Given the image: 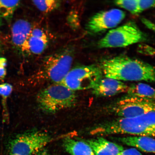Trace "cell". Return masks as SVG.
<instances>
[{
	"mask_svg": "<svg viewBox=\"0 0 155 155\" xmlns=\"http://www.w3.org/2000/svg\"><path fill=\"white\" fill-rule=\"evenodd\" d=\"M101 135L128 134L155 137V111L137 117L120 118L101 124L93 131Z\"/></svg>",
	"mask_w": 155,
	"mask_h": 155,
	"instance_id": "2",
	"label": "cell"
},
{
	"mask_svg": "<svg viewBox=\"0 0 155 155\" xmlns=\"http://www.w3.org/2000/svg\"><path fill=\"white\" fill-rule=\"evenodd\" d=\"M137 2L140 13L145 10L155 7V1L137 0Z\"/></svg>",
	"mask_w": 155,
	"mask_h": 155,
	"instance_id": "21",
	"label": "cell"
},
{
	"mask_svg": "<svg viewBox=\"0 0 155 155\" xmlns=\"http://www.w3.org/2000/svg\"><path fill=\"white\" fill-rule=\"evenodd\" d=\"M35 155H48L46 150H41Z\"/></svg>",
	"mask_w": 155,
	"mask_h": 155,
	"instance_id": "25",
	"label": "cell"
},
{
	"mask_svg": "<svg viewBox=\"0 0 155 155\" xmlns=\"http://www.w3.org/2000/svg\"><path fill=\"white\" fill-rule=\"evenodd\" d=\"M72 48H67L45 58L32 77L36 84L61 83L71 69L73 60Z\"/></svg>",
	"mask_w": 155,
	"mask_h": 155,
	"instance_id": "3",
	"label": "cell"
},
{
	"mask_svg": "<svg viewBox=\"0 0 155 155\" xmlns=\"http://www.w3.org/2000/svg\"><path fill=\"white\" fill-rule=\"evenodd\" d=\"M141 21L143 24L145 26L150 30L153 31L155 33V23L149 20L146 18H143L141 19Z\"/></svg>",
	"mask_w": 155,
	"mask_h": 155,
	"instance_id": "24",
	"label": "cell"
},
{
	"mask_svg": "<svg viewBox=\"0 0 155 155\" xmlns=\"http://www.w3.org/2000/svg\"><path fill=\"white\" fill-rule=\"evenodd\" d=\"M95 155H118L124 149L121 145L108 141L103 137L87 141Z\"/></svg>",
	"mask_w": 155,
	"mask_h": 155,
	"instance_id": "12",
	"label": "cell"
},
{
	"mask_svg": "<svg viewBox=\"0 0 155 155\" xmlns=\"http://www.w3.org/2000/svg\"><path fill=\"white\" fill-rule=\"evenodd\" d=\"M118 155H143L139 151L134 148L124 150Z\"/></svg>",
	"mask_w": 155,
	"mask_h": 155,
	"instance_id": "23",
	"label": "cell"
},
{
	"mask_svg": "<svg viewBox=\"0 0 155 155\" xmlns=\"http://www.w3.org/2000/svg\"><path fill=\"white\" fill-rule=\"evenodd\" d=\"M110 109L120 118L137 117L155 111V100L125 96L112 104Z\"/></svg>",
	"mask_w": 155,
	"mask_h": 155,
	"instance_id": "8",
	"label": "cell"
},
{
	"mask_svg": "<svg viewBox=\"0 0 155 155\" xmlns=\"http://www.w3.org/2000/svg\"><path fill=\"white\" fill-rule=\"evenodd\" d=\"M114 139L124 144L134 147L143 152L155 153V139L153 137L132 136L114 137Z\"/></svg>",
	"mask_w": 155,
	"mask_h": 155,
	"instance_id": "13",
	"label": "cell"
},
{
	"mask_svg": "<svg viewBox=\"0 0 155 155\" xmlns=\"http://www.w3.org/2000/svg\"><path fill=\"white\" fill-rule=\"evenodd\" d=\"M20 3L19 1L0 0V17L7 19L11 18Z\"/></svg>",
	"mask_w": 155,
	"mask_h": 155,
	"instance_id": "17",
	"label": "cell"
},
{
	"mask_svg": "<svg viewBox=\"0 0 155 155\" xmlns=\"http://www.w3.org/2000/svg\"><path fill=\"white\" fill-rule=\"evenodd\" d=\"M33 4L41 12L48 13L52 12L59 8L61 5V1L57 0H45V1H34Z\"/></svg>",
	"mask_w": 155,
	"mask_h": 155,
	"instance_id": "18",
	"label": "cell"
},
{
	"mask_svg": "<svg viewBox=\"0 0 155 155\" xmlns=\"http://www.w3.org/2000/svg\"><path fill=\"white\" fill-rule=\"evenodd\" d=\"M147 37L134 22L130 21L110 30L98 42L100 48L127 47L146 41Z\"/></svg>",
	"mask_w": 155,
	"mask_h": 155,
	"instance_id": "5",
	"label": "cell"
},
{
	"mask_svg": "<svg viewBox=\"0 0 155 155\" xmlns=\"http://www.w3.org/2000/svg\"><path fill=\"white\" fill-rule=\"evenodd\" d=\"M102 74L101 68L97 65L78 66L71 69L60 84L74 91L92 89L102 78Z\"/></svg>",
	"mask_w": 155,
	"mask_h": 155,
	"instance_id": "6",
	"label": "cell"
},
{
	"mask_svg": "<svg viewBox=\"0 0 155 155\" xmlns=\"http://www.w3.org/2000/svg\"><path fill=\"white\" fill-rule=\"evenodd\" d=\"M51 140L45 132L33 130L17 135L10 145V155H35Z\"/></svg>",
	"mask_w": 155,
	"mask_h": 155,
	"instance_id": "7",
	"label": "cell"
},
{
	"mask_svg": "<svg viewBox=\"0 0 155 155\" xmlns=\"http://www.w3.org/2000/svg\"><path fill=\"white\" fill-rule=\"evenodd\" d=\"M40 109L48 114H53L74 106L77 97L74 91L64 85L53 84L42 89L37 95Z\"/></svg>",
	"mask_w": 155,
	"mask_h": 155,
	"instance_id": "4",
	"label": "cell"
},
{
	"mask_svg": "<svg viewBox=\"0 0 155 155\" xmlns=\"http://www.w3.org/2000/svg\"><path fill=\"white\" fill-rule=\"evenodd\" d=\"M13 90L12 86L9 83H4L0 84V96L2 99L3 109L4 118L5 120L8 119V112L7 111V101L10 95Z\"/></svg>",
	"mask_w": 155,
	"mask_h": 155,
	"instance_id": "19",
	"label": "cell"
},
{
	"mask_svg": "<svg viewBox=\"0 0 155 155\" xmlns=\"http://www.w3.org/2000/svg\"><path fill=\"white\" fill-rule=\"evenodd\" d=\"M125 17V13L120 9H113L99 12L91 18L87 25L88 31L96 34L115 28Z\"/></svg>",
	"mask_w": 155,
	"mask_h": 155,
	"instance_id": "9",
	"label": "cell"
},
{
	"mask_svg": "<svg viewBox=\"0 0 155 155\" xmlns=\"http://www.w3.org/2000/svg\"><path fill=\"white\" fill-rule=\"evenodd\" d=\"M63 145L67 152L71 155H95L87 142L67 137L64 139Z\"/></svg>",
	"mask_w": 155,
	"mask_h": 155,
	"instance_id": "15",
	"label": "cell"
},
{
	"mask_svg": "<svg viewBox=\"0 0 155 155\" xmlns=\"http://www.w3.org/2000/svg\"><path fill=\"white\" fill-rule=\"evenodd\" d=\"M129 87L122 81L108 78L101 79L92 89L97 97H107L127 92Z\"/></svg>",
	"mask_w": 155,
	"mask_h": 155,
	"instance_id": "11",
	"label": "cell"
},
{
	"mask_svg": "<svg viewBox=\"0 0 155 155\" xmlns=\"http://www.w3.org/2000/svg\"><path fill=\"white\" fill-rule=\"evenodd\" d=\"M49 43V38L42 29L33 28L21 50L27 54L38 55L45 51Z\"/></svg>",
	"mask_w": 155,
	"mask_h": 155,
	"instance_id": "10",
	"label": "cell"
},
{
	"mask_svg": "<svg viewBox=\"0 0 155 155\" xmlns=\"http://www.w3.org/2000/svg\"><path fill=\"white\" fill-rule=\"evenodd\" d=\"M114 3L117 6L127 10L133 15H138L139 12L137 0L134 1H116Z\"/></svg>",
	"mask_w": 155,
	"mask_h": 155,
	"instance_id": "20",
	"label": "cell"
},
{
	"mask_svg": "<svg viewBox=\"0 0 155 155\" xmlns=\"http://www.w3.org/2000/svg\"><path fill=\"white\" fill-rule=\"evenodd\" d=\"M100 67L108 78L121 81L155 82V67L135 58L118 56L103 60Z\"/></svg>",
	"mask_w": 155,
	"mask_h": 155,
	"instance_id": "1",
	"label": "cell"
},
{
	"mask_svg": "<svg viewBox=\"0 0 155 155\" xmlns=\"http://www.w3.org/2000/svg\"><path fill=\"white\" fill-rule=\"evenodd\" d=\"M7 61L5 58L0 57V80L4 78L7 74Z\"/></svg>",
	"mask_w": 155,
	"mask_h": 155,
	"instance_id": "22",
	"label": "cell"
},
{
	"mask_svg": "<svg viewBox=\"0 0 155 155\" xmlns=\"http://www.w3.org/2000/svg\"><path fill=\"white\" fill-rule=\"evenodd\" d=\"M152 52L153 53L155 54V50H152Z\"/></svg>",
	"mask_w": 155,
	"mask_h": 155,
	"instance_id": "26",
	"label": "cell"
},
{
	"mask_svg": "<svg viewBox=\"0 0 155 155\" xmlns=\"http://www.w3.org/2000/svg\"><path fill=\"white\" fill-rule=\"evenodd\" d=\"M33 28L32 24L25 19L15 21L11 29L12 40L15 46L21 50Z\"/></svg>",
	"mask_w": 155,
	"mask_h": 155,
	"instance_id": "14",
	"label": "cell"
},
{
	"mask_svg": "<svg viewBox=\"0 0 155 155\" xmlns=\"http://www.w3.org/2000/svg\"><path fill=\"white\" fill-rule=\"evenodd\" d=\"M126 96L155 100V89L145 83H139L129 87Z\"/></svg>",
	"mask_w": 155,
	"mask_h": 155,
	"instance_id": "16",
	"label": "cell"
}]
</instances>
